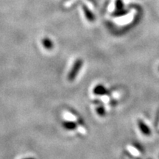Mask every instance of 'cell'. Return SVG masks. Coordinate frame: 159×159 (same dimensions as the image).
Returning <instances> with one entry per match:
<instances>
[{"label": "cell", "mask_w": 159, "mask_h": 159, "mask_svg": "<svg viewBox=\"0 0 159 159\" xmlns=\"http://www.w3.org/2000/svg\"><path fill=\"white\" fill-rule=\"evenodd\" d=\"M97 112L99 116H104L105 114V111L102 107H99L98 108H97Z\"/></svg>", "instance_id": "7"}, {"label": "cell", "mask_w": 159, "mask_h": 159, "mask_svg": "<svg viewBox=\"0 0 159 159\" xmlns=\"http://www.w3.org/2000/svg\"><path fill=\"white\" fill-rule=\"evenodd\" d=\"M128 11L126 9H123L122 11H115L113 13V16L116 17H119V16H125L126 14H128Z\"/></svg>", "instance_id": "5"}, {"label": "cell", "mask_w": 159, "mask_h": 159, "mask_svg": "<svg viewBox=\"0 0 159 159\" xmlns=\"http://www.w3.org/2000/svg\"><path fill=\"white\" fill-rule=\"evenodd\" d=\"M83 63V62L81 61V60H78V61L75 63L74 67H73L72 69V71H71V72L70 73V75H69V79L74 80L75 78V76L77 75V73L79 72L80 69L81 67H82Z\"/></svg>", "instance_id": "2"}, {"label": "cell", "mask_w": 159, "mask_h": 159, "mask_svg": "<svg viewBox=\"0 0 159 159\" xmlns=\"http://www.w3.org/2000/svg\"><path fill=\"white\" fill-rule=\"evenodd\" d=\"M158 130H159V125H158Z\"/></svg>", "instance_id": "9"}, {"label": "cell", "mask_w": 159, "mask_h": 159, "mask_svg": "<svg viewBox=\"0 0 159 159\" xmlns=\"http://www.w3.org/2000/svg\"><path fill=\"white\" fill-rule=\"evenodd\" d=\"M26 159H34V158H26Z\"/></svg>", "instance_id": "8"}, {"label": "cell", "mask_w": 159, "mask_h": 159, "mask_svg": "<svg viewBox=\"0 0 159 159\" xmlns=\"http://www.w3.org/2000/svg\"><path fill=\"white\" fill-rule=\"evenodd\" d=\"M83 11H84L85 16L87 19V20H89V21H94L95 17H94V14L92 13V12H91L85 5L83 6Z\"/></svg>", "instance_id": "4"}, {"label": "cell", "mask_w": 159, "mask_h": 159, "mask_svg": "<svg viewBox=\"0 0 159 159\" xmlns=\"http://www.w3.org/2000/svg\"><path fill=\"white\" fill-rule=\"evenodd\" d=\"M138 126H139V130H140L141 132H142L144 136H150L151 130L150 127H149L148 125L145 124V123L143 122L142 120H141V119H139L138 120Z\"/></svg>", "instance_id": "1"}, {"label": "cell", "mask_w": 159, "mask_h": 159, "mask_svg": "<svg viewBox=\"0 0 159 159\" xmlns=\"http://www.w3.org/2000/svg\"><path fill=\"white\" fill-rule=\"evenodd\" d=\"M108 90L102 85H98L94 89V93L97 95H106L108 94Z\"/></svg>", "instance_id": "3"}, {"label": "cell", "mask_w": 159, "mask_h": 159, "mask_svg": "<svg viewBox=\"0 0 159 159\" xmlns=\"http://www.w3.org/2000/svg\"><path fill=\"white\" fill-rule=\"evenodd\" d=\"M115 8H116V11H122V10L125 9V5L122 0H116Z\"/></svg>", "instance_id": "6"}]
</instances>
